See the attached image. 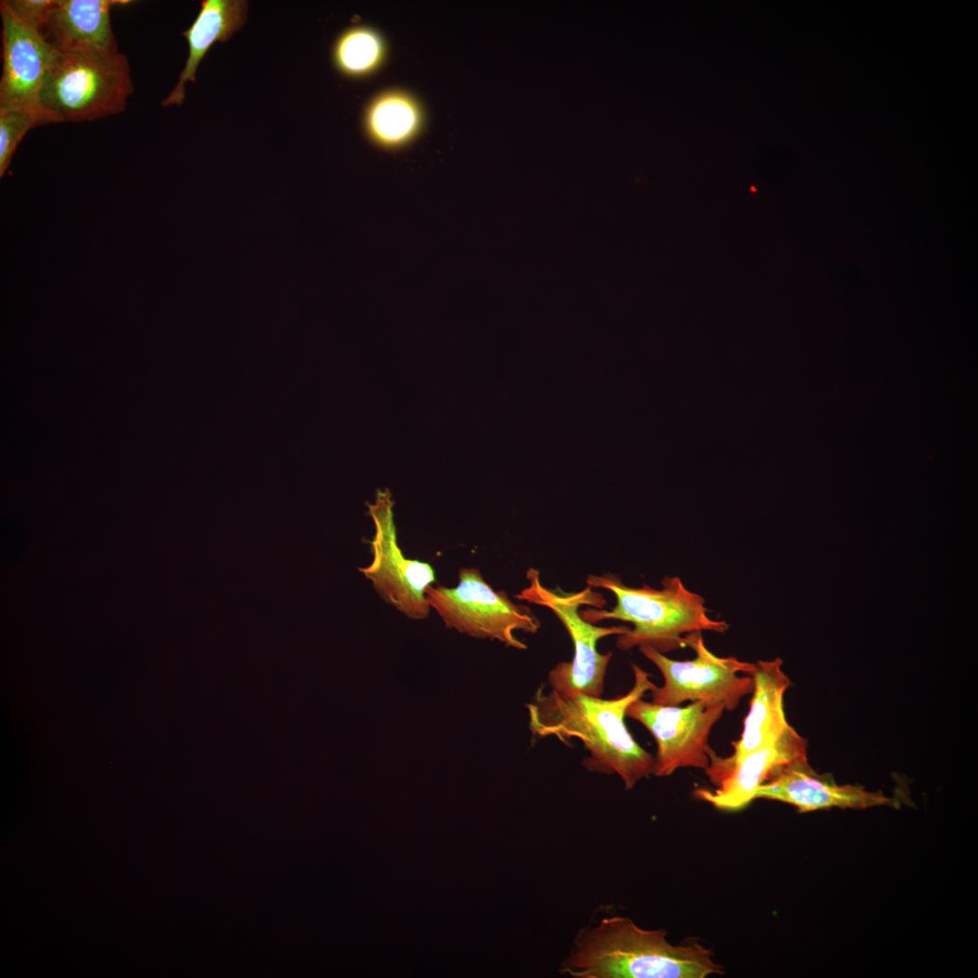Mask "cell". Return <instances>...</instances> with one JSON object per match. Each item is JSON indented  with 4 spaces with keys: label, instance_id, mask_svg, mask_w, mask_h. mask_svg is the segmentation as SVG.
<instances>
[{
    "label": "cell",
    "instance_id": "1",
    "mask_svg": "<svg viewBox=\"0 0 978 978\" xmlns=\"http://www.w3.org/2000/svg\"><path fill=\"white\" fill-rule=\"evenodd\" d=\"M631 666L634 685L616 698L546 692L543 685L526 705L533 735L554 736L564 743L579 738L590 753L583 762L586 768L617 773L627 790L651 774L654 759L633 739L625 724L628 705L656 686L651 674L636 664Z\"/></svg>",
    "mask_w": 978,
    "mask_h": 978
},
{
    "label": "cell",
    "instance_id": "2",
    "mask_svg": "<svg viewBox=\"0 0 978 978\" xmlns=\"http://www.w3.org/2000/svg\"><path fill=\"white\" fill-rule=\"evenodd\" d=\"M665 930H646L628 917L611 916L589 929L562 964L577 978H705L724 973L711 950L697 943L675 945Z\"/></svg>",
    "mask_w": 978,
    "mask_h": 978
},
{
    "label": "cell",
    "instance_id": "3",
    "mask_svg": "<svg viewBox=\"0 0 978 978\" xmlns=\"http://www.w3.org/2000/svg\"><path fill=\"white\" fill-rule=\"evenodd\" d=\"M586 583L609 590L616 598V606L609 610H580L586 621L596 624L617 619L633 624V628L618 636L616 646L620 650L647 645L665 654L686 647L687 634L703 630L724 633L729 628L725 621L711 618L704 598L686 589L676 576H666L658 590L647 585L627 586L610 572L590 574Z\"/></svg>",
    "mask_w": 978,
    "mask_h": 978
},
{
    "label": "cell",
    "instance_id": "4",
    "mask_svg": "<svg viewBox=\"0 0 978 978\" xmlns=\"http://www.w3.org/2000/svg\"><path fill=\"white\" fill-rule=\"evenodd\" d=\"M132 92L125 54L55 49L41 104L52 123L91 121L123 111Z\"/></svg>",
    "mask_w": 978,
    "mask_h": 978
},
{
    "label": "cell",
    "instance_id": "5",
    "mask_svg": "<svg viewBox=\"0 0 978 978\" xmlns=\"http://www.w3.org/2000/svg\"><path fill=\"white\" fill-rule=\"evenodd\" d=\"M526 579L528 586L514 597L551 609L568 631L573 644L571 661L557 664L549 674L551 690L601 697L612 652L599 653L597 642L608 636L624 634L629 628L626 626L598 627L580 616V608L583 605L601 609L606 604L601 593L594 592L589 585L578 592H564L559 588L550 590L542 585L539 570L534 568L527 570Z\"/></svg>",
    "mask_w": 978,
    "mask_h": 978
},
{
    "label": "cell",
    "instance_id": "6",
    "mask_svg": "<svg viewBox=\"0 0 978 978\" xmlns=\"http://www.w3.org/2000/svg\"><path fill=\"white\" fill-rule=\"evenodd\" d=\"M425 593L429 607L446 627L473 638L524 650L526 644L514 632L535 634L541 627L528 606L513 602L503 590H494L476 568H461L455 587L430 585Z\"/></svg>",
    "mask_w": 978,
    "mask_h": 978
},
{
    "label": "cell",
    "instance_id": "7",
    "mask_svg": "<svg viewBox=\"0 0 978 978\" xmlns=\"http://www.w3.org/2000/svg\"><path fill=\"white\" fill-rule=\"evenodd\" d=\"M685 642L695 651V658L674 660L647 645L638 647L664 677V685L650 691L651 703L679 705L702 701L722 704L725 710L733 711L744 695L753 693V677L739 674L750 675L754 664L715 656L705 647L700 631L686 635Z\"/></svg>",
    "mask_w": 978,
    "mask_h": 978
},
{
    "label": "cell",
    "instance_id": "8",
    "mask_svg": "<svg viewBox=\"0 0 978 978\" xmlns=\"http://www.w3.org/2000/svg\"><path fill=\"white\" fill-rule=\"evenodd\" d=\"M393 506L388 490H379L374 503L368 504L375 529L369 542L372 561L358 570L372 582L384 601L409 618L423 619L431 609L425 592L436 581L435 570L427 562L403 554L398 542Z\"/></svg>",
    "mask_w": 978,
    "mask_h": 978
},
{
    "label": "cell",
    "instance_id": "9",
    "mask_svg": "<svg viewBox=\"0 0 978 978\" xmlns=\"http://www.w3.org/2000/svg\"><path fill=\"white\" fill-rule=\"evenodd\" d=\"M724 710L717 703L663 705L638 698L628 705L626 715L642 724L655 738L657 749L651 774L665 777L679 768H708L714 753L708 737Z\"/></svg>",
    "mask_w": 978,
    "mask_h": 978
},
{
    "label": "cell",
    "instance_id": "10",
    "mask_svg": "<svg viewBox=\"0 0 978 978\" xmlns=\"http://www.w3.org/2000/svg\"><path fill=\"white\" fill-rule=\"evenodd\" d=\"M3 32V73L0 108L35 117L40 125L52 123L41 104V92L55 49L35 29L21 23L0 2Z\"/></svg>",
    "mask_w": 978,
    "mask_h": 978
},
{
    "label": "cell",
    "instance_id": "11",
    "mask_svg": "<svg viewBox=\"0 0 978 978\" xmlns=\"http://www.w3.org/2000/svg\"><path fill=\"white\" fill-rule=\"evenodd\" d=\"M802 756H807V741L790 725L775 741L735 762H724L714 753L705 773L715 788L695 793L717 809L740 810L754 800L757 788L775 768Z\"/></svg>",
    "mask_w": 978,
    "mask_h": 978
},
{
    "label": "cell",
    "instance_id": "12",
    "mask_svg": "<svg viewBox=\"0 0 978 978\" xmlns=\"http://www.w3.org/2000/svg\"><path fill=\"white\" fill-rule=\"evenodd\" d=\"M755 799L779 801L795 806L800 812L831 808L867 809L876 806L897 807L898 803L881 792L859 786L835 784L818 774L807 756L799 757L775 768L757 788Z\"/></svg>",
    "mask_w": 978,
    "mask_h": 978
},
{
    "label": "cell",
    "instance_id": "13",
    "mask_svg": "<svg viewBox=\"0 0 978 978\" xmlns=\"http://www.w3.org/2000/svg\"><path fill=\"white\" fill-rule=\"evenodd\" d=\"M129 0H56L40 34L60 52H119L110 25L114 6Z\"/></svg>",
    "mask_w": 978,
    "mask_h": 978
},
{
    "label": "cell",
    "instance_id": "14",
    "mask_svg": "<svg viewBox=\"0 0 978 978\" xmlns=\"http://www.w3.org/2000/svg\"><path fill=\"white\" fill-rule=\"evenodd\" d=\"M782 661L759 660L749 675L753 680L750 709L743 722L740 738L732 743L734 753L721 757L733 762L746 753L775 741L790 726L783 709V695L791 680L781 669Z\"/></svg>",
    "mask_w": 978,
    "mask_h": 978
},
{
    "label": "cell",
    "instance_id": "15",
    "mask_svg": "<svg viewBox=\"0 0 978 978\" xmlns=\"http://www.w3.org/2000/svg\"><path fill=\"white\" fill-rule=\"evenodd\" d=\"M248 4L245 0H204L195 21L181 34L188 43V56L173 91L162 101L164 107L181 105L185 84L195 82L197 70L210 48L227 42L244 24Z\"/></svg>",
    "mask_w": 978,
    "mask_h": 978
},
{
    "label": "cell",
    "instance_id": "16",
    "mask_svg": "<svg viewBox=\"0 0 978 978\" xmlns=\"http://www.w3.org/2000/svg\"><path fill=\"white\" fill-rule=\"evenodd\" d=\"M418 110L404 95L391 93L371 104L367 113L370 135L384 144H398L410 138L417 129Z\"/></svg>",
    "mask_w": 978,
    "mask_h": 978
},
{
    "label": "cell",
    "instance_id": "17",
    "mask_svg": "<svg viewBox=\"0 0 978 978\" xmlns=\"http://www.w3.org/2000/svg\"><path fill=\"white\" fill-rule=\"evenodd\" d=\"M382 46L373 32L363 27L344 31L333 47V62L345 75L358 77L372 70L381 57Z\"/></svg>",
    "mask_w": 978,
    "mask_h": 978
},
{
    "label": "cell",
    "instance_id": "18",
    "mask_svg": "<svg viewBox=\"0 0 978 978\" xmlns=\"http://www.w3.org/2000/svg\"><path fill=\"white\" fill-rule=\"evenodd\" d=\"M35 117L29 113L0 108V177L8 168L12 157L24 136L32 128L39 126Z\"/></svg>",
    "mask_w": 978,
    "mask_h": 978
},
{
    "label": "cell",
    "instance_id": "19",
    "mask_svg": "<svg viewBox=\"0 0 978 978\" xmlns=\"http://www.w3.org/2000/svg\"><path fill=\"white\" fill-rule=\"evenodd\" d=\"M56 0H4L3 3L24 24L37 30L43 28Z\"/></svg>",
    "mask_w": 978,
    "mask_h": 978
}]
</instances>
